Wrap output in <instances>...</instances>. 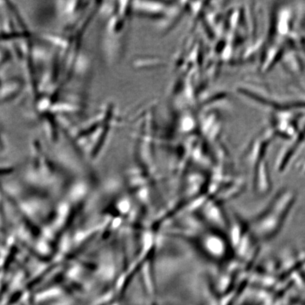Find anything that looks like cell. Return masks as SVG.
Returning <instances> with one entry per match:
<instances>
[{"mask_svg":"<svg viewBox=\"0 0 305 305\" xmlns=\"http://www.w3.org/2000/svg\"><path fill=\"white\" fill-rule=\"evenodd\" d=\"M295 200V195L291 189H283L276 196L267 211V229L266 236L272 238L280 230L288 216Z\"/></svg>","mask_w":305,"mask_h":305,"instance_id":"cell-1","label":"cell"}]
</instances>
